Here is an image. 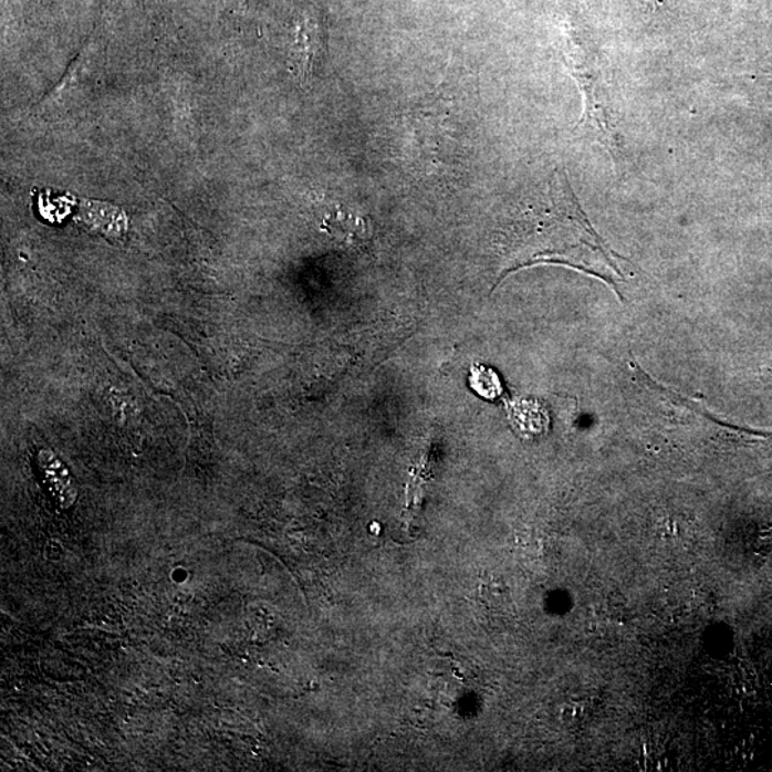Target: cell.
Wrapping results in <instances>:
<instances>
[{"label":"cell","instance_id":"6da1fadb","mask_svg":"<svg viewBox=\"0 0 772 772\" xmlns=\"http://www.w3.org/2000/svg\"><path fill=\"white\" fill-rule=\"evenodd\" d=\"M505 248L507 272L555 262L598 278L615 293H619L618 283L624 281L618 255L595 232L564 170H555L531 199L512 225Z\"/></svg>","mask_w":772,"mask_h":772},{"label":"cell","instance_id":"7a4b0ae2","mask_svg":"<svg viewBox=\"0 0 772 772\" xmlns=\"http://www.w3.org/2000/svg\"><path fill=\"white\" fill-rule=\"evenodd\" d=\"M565 65L578 83L584 97V115L580 126L603 145L614 163L620 158V142L613 122L609 91L604 66L597 53L591 51L581 39L570 36L565 46Z\"/></svg>","mask_w":772,"mask_h":772},{"label":"cell","instance_id":"277c9868","mask_svg":"<svg viewBox=\"0 0 772 772\" xmlns=\"http://www.w3.org/2000/svg\"><path fill=\"white\" fill-rule=\"evenodd\" d=\"M38 461L39 472L42 473L43 483L53 500L62 508H70L77 497L76 486L70 471L59 461L55 453L48 449L39 452Z\"/></svg>","mask_w":772,"mask_h":772},{"label":"cell","instance_id":"5b68a950","mask_svg":"<svg viewBox=\"0 0 772 772\" xmlns=\"http://www.w3.org/2000/svg\"><path fill=\"white\" fill-rule=\"evenodd\" d=\"M471 385L477 394L481 397L493 399L501 394V383L498 375L493 371L483 368V366H473L471 374Z\"/></svg>","mask_w":772,"mask_h":772},{"label":"cell","instance_id":"3957f363","mask_svg":"<svg viewBox=\"0 0 772 772\" xmlns=\"http://www.w3.org/2000/svg\"><path fill=\"white\" fill-rule=\"evenodd\" d=\"M328 45V32L324 14L315 7H306L298 13L295 22V52L300 61L301 73L310 77L315 63L325 55Z\"/></svg>","mask_w":772,"mask_h":772}]
</instances>
